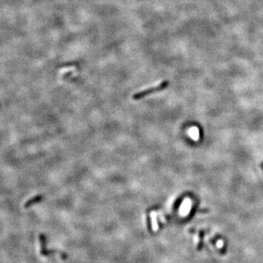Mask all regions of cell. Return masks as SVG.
I'll list each match as a JSON object with an SVG mask.
<instances>
[{"label":"cell","mask_w":263,"mask_h":263,"mask_svg":"<svg viewBox=\"0 0 263 263\" xmlns=\"http://www.w3.org/2000/svg\"><path fill=\"white\" fill-rule=\"evenodd\" d=\"M170 83L168 80H163L159 85L156 86L154 87H151L149 88L148 89H145V90L141 91V92H138V93L135 94L133 96H132V99L135 100H140V99L143 98V97H146V96L150 95V94L154 93V92H160V91H162L164 89H166L167 87L169 86Z\"/></svg>","instance_id":"obj_1"},{"label":"cell","mask_w":263,"mask_h":263,"mask_svg":"<svg viewBox=\"0 0 263 263\" xmlns=\"http://www.w3.org/2000/svg\"><path fill=\"white\" fill-rule=\"evenodd\" d=\"M42 198H43V196H42V195H37V196L33 197L32 198L29 199V200H27L25 203H24V208H29V207L32 206V205H34V203H37L38 202L42 200Z\"/></svg>","instance_id":"obj_2"},{"label":"cell","mask_w":263,"mask_h":263,"mask_svg":"<svg viewBox=\"0 0 263 263\" xmlns=\"http://www.w3.org/2000/svg\"><path fill=\"white\" fill-rule=\"evenodd\" d=\"M260 166H261V168H262V171H263V162H261Z\"/></svg>","instance_id":"obj_3"}]
</instances>
